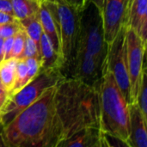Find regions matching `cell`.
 Returning a JSON list of instances; mask_svg holds the SVG:
<instances>
[{"label":"cell","mask_w":147,"mask_h":147,"mask_svg":"<svg viewBox=\"0 0 147 147\" xmlns=\"http://www.w3.org/2000/svg\"><path fill=\"white\" fill-rule=\"evenodd\" d=\"M14 16L18 20H23L34 16L39 12L40 3L35 0H10Z\"/></svg>","instance_id":"cell-15"},{"label":"cell","mask_w":147,"mask_h":147,"mask_svg":"<svg viewBox=\"0 0 147 147\" xmlns=\"http://www.w3.org/2000/svg\"><path fill=\"white\" fill-rule=\"evenodd\" d=\"M39 19H40L42 31L49 39L54 51L59 54L60 59V41H59V32L57 29V25L45 1L40 2ZM60 63H61V59H60Z\"/></svg>","instance_id":"cell-12"},{"label":"cell","mask_w":147,"mask_h":147,"mask_svg":"<svg viewBox=\"0 0 147 147\" xmlns=\"http://www.w3.org/2000/svg\"><path fill=\"white\" fill-rule=\"evenodd\" d=\"M134 1V0H127V16H126V23H125V25L127 24V18H128L129 13H130L131 8H132V6H133Z\"/></svg>","instance_id":"cell-28"},{"label":"cell","mask_w":147,"mask_h":147,"mask_svg":"<svg viewBox=\"0 0 147 147\" xmlns=\"http://www.w3.org/2000/svg\"><path fill=\"white\" fill-rule=\"evenodd\" d=\"M99 85L90 86L76 78H64L57 84L55 109L58 121L57 147L87 128H99ZM100 129V128H99Z\"/></svg>","instance_id":"cell-1"},{"label":"cell","mask_w":147,"mask_h":147,"mask_svg":"<svg viewBox=\"0 0 147 147\" xmlns=\"http://www.w3.org/2000/svg\"><path fill=\"white\" fill-rule=\"evenodd\" d=\"M100 126L102 132L118 138L127 146L130 134L128 102L113 74L105 69L99 85Z\"/></svg>","instance_id":"cell-3"},{"label":"cell","mask_w":147,"mask_h":147,"mask_svg":"<svg viewBox=\"0 0 147 147\" xmlns=\"http://www.w3.org/2000/svg\"><path fill=\"white\" fill-rule=\"evenodd\" d=\"M140 111L142 113L143 117L147 121V82H146V68L144 66L141 73V79L140 84V88L138 91L137 100Z\"/></svg>","instance_id":"cell-18"},{"label":"cell","mask_w":147,"mask_h":147,"mask_svg":"<svg viewBox=\"0 0 147 147\" xmlns=\"http://www.w3.org/2000/svg\"><path fill=\"white\" fill-rule=\"evenodd\" d=\"M21 28H22V27L18 20L0 24V37L5 39L10 36H14Z\"/></svg>","instance_id":"cell-23"},{"label":"cell","mask_w":147,"mask_h":147,"mask_svg":"<svg viewBox=\"0 0 147 147\" xmlns=\"http://www.w3.org/2000/svg\"><path fill=\"white\" fill-rule=\"evenodd\" d=\"M57 84L48 88L34 102L2 127L1 141L8 147H57L55 109Z\"/></svg>","instance_id":"cell-2"},{"label":"cell","mask_w":147,"mask_h":147,"mask_svg":"<svg viewBox=\"0 0 147 147\" xmlns=\"http://www.w3.org/2000/svg\"><path fill=\"white\" fill-rule=\"evenodd\" d=\"M127 57L128 74L130 80L131 103L136 102L140 88L141 73L144 66V58L146 50V43L143 42L136 32L127 26Z\"/></svg>","instance_id":"cell-8"},{"label":"cell","mask_w":147,"mask_h":147,"mask_svg":"<svg viewBox=\"0 0 147 147\" xmlns=\"http://www.w3.org/2000/svg\"><path fill=\"white\" fill-rule=\"evenodd\" d=\"M28 58H34L40 61V51L37 48V46L35 45L34 41L28 37L26 36L25 40V45H24V50L22 56V59H28Z\"/></svg>","instance_id":"cell-22"},{"label":"cell","mask_w":147,"mask_h":147,"mask_svg":"<svg viewBox=\"0 0 147 147\" xmlns=\"http://www.w3.org/2000/svg\"><path fill=\"white\" fill-rule=\"evenodd\" d=\"M17 20L15 16L0 12V24H3V23H7V22H14Z\"/></svg>","instance_id":"cell-27"},{"label":"cell","mask_w":147,"mask_h":147,"mask_svg":"<svg viewBox=\"0 0 147 147\" xmlns=\"http://www.w3.org/2000/svg\"><path fill=\"white\" fill-rule=\"evenodd\" d=\"M127 5V0H103L101 11L104 38L108 45L111 44L126 23Z\"/></svg>","instance_id":"cell-9"},{"label":"cell","mask_w":147,"mask_h":147,"mask_svg":"<svg viewBox=\"0 0 147 147\" xmlns=\"http://www.w3.org/2000/svg\"><path fill=\"white\" fill-rule=\"evenodd\" d=\"M102 147V132L99 128L84 129L65 141L60 147Z\"/></svg>","instance_id":"cell-13"},{"label":"cell","mask_w":147,"mask_h":147,"mask_svg":"<svg viewBox=\"0 0 147 147\" xmlns=\"http://www.w3.org/2000/svg\"><path fill=\"white\" fill-rule=\"evenodd\" d=\"M8 90L3 86V85H0V98L2 97H8Z\"/></svg>","instance_id":"cell-30"},{"label":"cell","mask_w":147,"mask_h":147,"mask_svg":"<svg viewBox=\"0 0 147 147\" xmlns=\"http://www.w3.org/2000/svg\"><path fill=\"white\" fill-rule=\"evenodd\" d=\"M3 40H4V39L0 37V63L3 60Z\"/></svg>","instance_id":"cell-29"},{"label":"cell","mask_w":147,"mask_h":147,"mask_svg":"<svg viewBox=\"0 0 147 147\" xmlns=\"http://www.w3.org/2000/svg\"><path fill=\"white\" fill-rule=\"evenodd\" d=\"M7 98H8V97H2V98H0V109H1V107L3 106V104L4 103V102L6 101Z\"/></svg>","instance_id":"cell-32"},{"label":"cell","mask_w":147,"mask_h":147,"mask_svg":"<svg viewBox=\"0 0 147 147\" xmlns=\"http://www.w3.org/2000/svg\"><path fill=\"white\" fill-rule=\"evenodd\" d=\"M13 40L14 36H10L8 38H5L3 40V60H7L11 59V51L13 47Z\"/></svg>","instance_id":"cell-24"},{"label":"cell","mask_w":147,"mask_h":147,"mask_svg":"<svg viewBox=\"0 0 147 147\" xmlns=\"http://www.w3.org/2000/svg\"><path fill=\"white\" fill-rule=\"evenodd\" d=\"M108 49L109 45L104 38L102 11L90 1L81 12L77 50H83L90 54L105 71Z\"/></svg>","instance_id":"cell-6"},{"label":"cell","mask_w":147,"mask_h":147,"mask_svg":"<svg viewBox=\"0 0 147 147\" xmlns=\"http://www.w3.org/2000/svg\"><path fill=\"white\" fill-rule=\"evenodd\" d=\"M130 134L127 140L128 147H147V121L143 117L137 102L130 103Z\"/></svg>","instance_id":"cell-10"},{"label":"cell","mask_w":147,"mask_h":147,"mask_svg":"<svg viewBox=\"0 0 147 147\" xmlns=\"http://www.w3.org/2000/svg\"><path fill=\"white\" fill-rule=\"evenodd\" d=\"M91 2H93L100 9L102 7V3H103V0H91Z\"/></svg>","instance_id":"cell-31"},{"label":"cell","mask_w":147,"mask_h":147,"mask_svg":"<svg viewBox=\"0 0 147 147\" xmlns=\"http://www.w3.org/2000/svg\"><path fill=\"white\" fill-rule=\"evenodd\" d=\"M127 26L123 25L114 40L109 45L106 69L113 74L128 104L131 103L130 80L127 57Z\"/></svg>","instance_id":"cell-7"},{"label":"cell","mask_w":147,"mask_h":147,"mask_svg":"<svg viewBox=\"0 0 147 147\" xmlns=\"http://www.w3.org/2000/svg\"><path fill=\"white\" fill-rule=\"evenodd\" d=\"M49 9L59 32L60 41L61 71L65 78L71 71L78 49L81 12L64 0H44Z\"/></svg>","instance_id":"cell-4"},{"label":"cell","mask_w":147,"mask_h":147,"mask_svg":"<svg viewBox=\"0 0 147 147\" xmlns=\"http://www.w3.org/2000/svg\"><path fill=\"white\" fill-rule=\"evenodd\" d=\"M19 22L22 27L23 28V29L25 30L27 35L34 41L35 45L37 46L38 50L40 51V35L42 33V28H41V25L40 22V19H39V12L37 15L34 16L28 17Z\"/></svg>","instance_id":"cell-17"},{"label":"cell","mask_w":147,"mask_h":147,"mask_svg":"<svg viewBox=\"0 0 147 147\" xmlns=\"http://www.w3.org/2000/svg\"><path fill=\"white\" fill-rule=\"evenodd\" d=\"M40 70H47L51 68L61 67L60 59L59 54L54 51L52 43L47 36L42 31L40 40Z\"/></svg>","instance_id":"cell-14"},{"label":"cell","mask_w":147,"mask_h":147,"mask_svg":"<svg viewBox=\"0 0 147 147\" xmlns=\"http://www.w3.org/2000/svg\"><path fill=\"white\" fill-rule=\"evenodd\" d=\"M0 85H2V84H1V82H0Z\"/></svg>","instance_id":"cell-34"},{"label":"cell","mask_w":147,"mask_h":147,"mask_svg":"<svg viewBox=\"0 0 147 147\" xmlns=\"http://www.w3.org/2000/svg\"><path fill=\"white\" fill-rule=\"evenodd\" d=\"M65 78L61 70L51 68L40 70L25 86L8 96L0 109V126L8 125L17 115L34 102L48 88L56 85Z\"/></svg>","instance_id":"cell-5"},{"label":"cell","mask_w":147,"mask_h":147,"mask_svg":"<svg viewBox=\"0 0 147 147\" xmlns=\"http://www.w3.org/2000/svg\"><path fill=\"white\" fill-rule=\"evenodd\" d=\"M27 75V65L24 59H17L16 68V76L15 82L12 89L8 94V96L15 94L23 86H25V78Z\"/></svg>","instance_id":"cell-19"},{"label":"cell","mask_w":147,"mask_h":147,"mask_svg":"<svg viewBox=\"0 0 147 147\" xmlns=\"http://www.w3.org/2000/svg\"><path fill=\"white\" fill-rule=\"evenodd\" d=\"M0 12L14 16L13 8L10 0H0Z\"/></svg>","instance_id":"cell-26"},{"label":"cell","mask_w":147,"mask_h":147,"mask_svg":"<svg viewBox=\"0 0 147 147\" xmlns=\"http://www.w3.org/2000/svg\"><path fill=\"white\" fill-rule=\"evenodd\" d=\"M35 1H37V2H39V3H40V2H41V1H44V0H35Z\"/></svg>","instance_id":"cell-33"},{"label":"cell","mask_w":147,"mask_h":147,"mask_svg":"<svg viewBox=\"0 0 147 147\" xmlns=\"http://www.w3.org/2000/svg\"><path fill=\"white\" fill-rule=\"evenodd\" d=\"M26 65H27V75L25 78V85L28 84L40 71L41 64L40 61L34 58H28L24 59Z\"/></svg>","instance_id":"cell-21"},{"label":"cell","mask_w":147,"mask_h":147,"mask_svg":"<svg viewBox=\"0 0 147 147\" xmlns=\"http://www.w3.org/2000/svg\"><path fill=\"white\" fill-rule=\"evenodd\" d=\"M126 26L132 28L142 41L146 43L147 0L134 1Z\"/></svg>","instance_id":"cell-11"},{"label":"cell","mask_w":147,"mask_h":147,"mask_svg":"<svg viewBox=\"0 0 147 147\" xmlns=\"http://www.w3.org/2000/svg\"><path fill=\"white\" fill-rule=\"evenodd\" d=\"M68 4L79 11H83L91 0H64Z\"/></svg>","instance_id":"cell-25"},{"label":"cell","mask_w":147,"mask_h":147,"mask_svg":"<svg viewBox=\"0 0 147 147\" xmlns=\"http://www.w3.org/2000/svg\"><path fill=\"white\" fill-rule=\"evenodd\" d=\"M16 62L17 59H9L0 63V82L8 92L10 91L15 82Z\"/></svg>","instance_id":"cell-16"},{"label":"cell","mask_w":147,"mask_h":147,"mask_svg":"<svg viewBox=\"0 0 147 147\" xmlns=\"http://www.w3.org/2000/svg\"><path fill=\"white\" fill-rule=\"evenodd\" d=\"M27 34L25 30L21 28L15 35H14V40H13V47L11 51V59H22V56L24 50V45H25V40H26Z\"/></svg>","instance_id":"cell-20"}]
</instances>
